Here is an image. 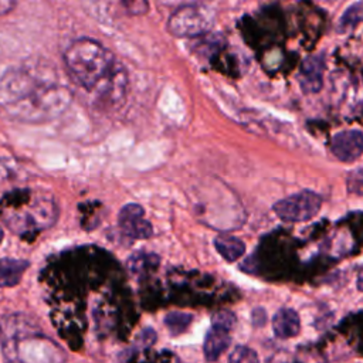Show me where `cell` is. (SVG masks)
<instances>
[{"label": "cell", "instance_id": "3957f363", "mask_svg": "<svg viewBox=\"0 0 363 363\" xmlns=\"http://www.w3.org/2000/svg\"><path fill=\"white\" fill-rule=\"evenodd\" d=\"M58 218L57 203L33 190H14L0 199V221L14 234L27 238L50 228Z\"/></svg>", "mask_w": 363, "mask_h": 363}, {"label": "cell", "instance_id": "277c9868", "mask_svg": "<svg viewBox=\"0 0 363 363\" xmlns=\"http://www.w3.org/2000/svg\"><path fill=\"white\" fill-rule=\"evenodd\" d=\"M1 347L9 360L18 362H58L65 356L50 337L33 328L21 315H10L0 325Z\"/></svg>", "mask_w": 363, "mask_h": 363}, {"label": "cell", "instance_id": "ac0fdd59", "mask_svg": "<svg viewBox=\"0 0 363 363\" xmlns=\"http://www.w3.org/2000/svg\"><path fill=\"white\" fill-rule=\"evenodd\" d=\"M346 183H347L349 191L363 196V169H357L354 172H350L349 176H347Z\"/></svg>", "mask_w": 363, "mask_h": 363}, {"label": "cell", "instance_id": "2e32d148", "mask_svg": "<svg viewBox=\"0 0 363 363\" xmlns=\"http://www.w3.org/2000/svg\"><path fill=\"white\" fill-rule=\"evenodd\" d=\"M228 362L242 363V362H258V354L247 346H235L228 354Z\"/></svg>", "mask_w": 363, "mask_h": 363}, {"label": "cell", "instance_id": "603a6c76", "mask_svg": "<svg viewBox=\"0 0 363 363\" xmlns=\"http://www.w3.org/2000/svg\"><path fill=\"white\" fill-rule=\"evenodd\" d=\"M1 240H3V230H1V227H0V242H1Z\"/></svg>", "mask_w": 363, "mask_h": 363}, {"label": "cell", "instance_id": "d6986e66", "mask_svg": "<svg viewBox=\"0 0 363 363\" xmlns=\"http://www.w3.org/2000/svg\"><path fill=\"white\" fill-rule=\"evenodd\" d=\"M123 9L133 16L145 14L147 11V0H121Z\"/></svg>", "mask_w": 363, "mask_h": 363}, {"label": "cell", "instance_id": "7402d4cb", "mask_svg": "<svg viewBox=\"0 0 363 363\" xmlns=\"http://www.w3.org/2000/svg\"><path fill=\"white\" fill-rule=\"evenodd\" d=\"M357 289L363 292V268L359 271V275H357Z\"/></svg>", "mask_w": 363, "mask_h": 363}, {"label": "cell", "instance_id": "8992f818", "mask_svg": "<svg viewBox=\"0 0 363 363\" xmlns=\"http://www.w3.org/2000/svg\"><path fill=\"white\" fill-rule=\"evenodd\" d=\"M322 206V196L312 190H302L274 204L275 214L286 223H303L313 218Z\"/></svg>", "mask_w": 363, "mask_h": 363}, {"label": "cell", "instance_id": "4fadbf2b", "mask_svg": "<svg viewBox=\"0 0 363 363\" xmlns=\"http://www.w3.org/2000/svg\"><path fill=\"white\" fill-rule=\"evenodd\" d=\"M214 247L217 252L228 262L237 261L245 251V244L240 238L227 234L217 235L214 240Z\"/></svg>", "mask_w": 363, "mask_h": 363}, {"label": "cell", "instance_id": "ffe728a7", "mask_svg": "<svg viewBox=\"0 0 363 363\" xmlns=\"http://www.w3.org/2000/svg\"><path fill=\"white\" fill-rule=\"evenodd\" d=\"M17 0H0V16L10 13L16 7Z\"/></svg>", "mask_w": 363, "mask_h": 363}, {"label": "cell", "instance_id": "9c48e42d", "mask_svg": "<svg viewBox=\"0 0 363 363\" xmlns=\"http://www.w3.org/2000/svg\"><path fill=\"white\" fill-rule=\"evenodd\" d=\"M323 60L320 57H309L302 62L299 72V85L306 94H315L322 88Z\"/></svg>", "mask_w": 363, "mask_h": 363}, {"label": "cell", "instance_id": "e0dca14e", "mask_svg": "<svg viewBox=\"0 0 363 363\" xmlns=\"http://www.w3.org/2000/svg\"><path fill=\"white\" fill-rule=\"evenodd\" d=\"M235 315L228 312V311H220L217 313L213 315V326L216 328H221V329H225V330H231L234 326H235Z\"/></svg>", "mask_w": 363, "mask_h": 363}, {"label": "cell", "instance_id": "9a60e30c", "mask_svg": "<svg viewBox=\"0 0 363 363\" xmlns=\"http://www.w3.org/2000/svg\"><path fill=\"white\" fill-rule=\"evenodd\" d=\"M191 319H193V316L189 313L172 312V313L166 315L164 325L167 326V329L172 335H180V333L186 332V329L191 323Z\"/></svg>", "mask_w": 363, "mask_h": 363}, {"label": "cell", "instance_id": "44dd1931", "mask_svg": "<svg viewBox=\"0 0 363 363\" xmlns=\"http://www.w3.org/2000/svg\"><path fill=\"white\" fill-rule=\"evenodd\" d=\"M11 176V169L10 166L6 164V162L0 160V184L4 183L6 180H9Z\"/></svg>", "mask_w": 363, "mask_h": 363}, {"label": "cell", "instance_id": "ba28073f", "mask_svg": "<svg viewBox=\"0 0 363 363\" xmlns=\"http://www.w3.org/2000/svg\"><path fill=\"white\" fill-rule=\"evenodd\" d=\"M330 149L340 162H353L363 153V133L356 129L337 132L332 138Z\"/></svg>", "mask_w": 363, "mask_h": 363}, {"label": "cell", "instance_id": "52a82bcc", "mask_svg": "<svg viewBox=\"0 0 363 363\" xmlns=\"http://www.w3.org/2000/svg\"><path fill=\"white\" fill-rule=\"evenodd\" d=\"M121 231L133 240H145L153 234L152 224L145 218V210L136 203L123 206L118 216Z\"/></svg>", "mask_w": 363, "mask_h": 363}, {"label": "cell", "instance_id": "5b68a950", "mask_svg": "<svg viewBox=\"0 0 363 363\" xmlns=\"http://www.w3.org/2000/svg\"><path fill=\"white\" fill-rule=\"evenodd\" d=\"M213 20V10L208 6L187 4L169 17L167 30L174 37H197L210 30Z\"/></svg>", "mask_w": 363, "mask_h": 363}, {"label": "cell", "instance_id": "30bf717a", "mask_svg": "<svg viewBox=\"0 0 363 363\" xmlns=\"http://www.w3.org/2000/svg\"><path fill=\"white\" fill-rule=\"evenodd\" d=\"M274 333L281 339H289L299 333L301 322L298 313L291 308H281L272 318Z\"/></svg>", "mask_w": 363, "mask_h": 363}, {"label": "cell", "instance_id": "7a4b0ae2", "mask_svg": "<svg viewBox=\"0 0 363 363\" xmlns=\"http://www.w3.org/2000/svg\"><path fill=\"white\" fill-rule=\"evenodd\" d=\"M69 78L102 101H118L126 89V71L99 41L88 37L74 40L64 52Z\"/></svg>", "mask_w": 363, "mask_h": 363}, {"label": "cell", "instance_id": "5bb4252c", "mask_svg": "<svg viewBox=\"0 0 363 363\" xmlns=\"http://www.w3.org/2000/svg\"><path fill=\"white\" fill-rule=\"evenodd\" d=\"M159 265V257L150 252H135L128 259V268L136 275H145Z\"/></svg>", "mask_w": 363, "mask_h": 363}, {"label": "cell", "instance_id": "8fae6325", "mask_svg": "<svg viewBox=\"0 0 363 363\" xmlns=\"http://www.w3.org/2000/svg\"><path fill=\"white\" fill-rule=\"evenodd\" d=\"M230 346V335L228 330L211 326V329L206 333L203 350L207 360H217Z\"/></svg>", "mask_w": 363, "mask_h": 363}, {"label": "cell", "instance_id": "6da1fadb", "mask_svg": "<svg viewBox=\"0 0 363 363\" xmlns=\"http://www.w3.org/2000/svg\"><path fill=\"white\" fill-rule=\"evenodd\" d=\"M71 101V89L45 67L21 65L0 78V108L20 122L52 121L65 112Z\"/></svg>", "mask_w": 363, "mask_h": 363}, {"label": "cell", "instance_id": "7c38bea8", "mask_svg": "<svg viewBox=\"0 0 363 363\" xmlns=\"http://www.w3.org/2000/svg\"><path fill=\"white\" fill-rule=\"evenodd\" d=\"M27 268L28 262L24 259H0V286L17 285Z\"/></svg>", "mask_w": 363, "mask_h": 363}]
</instances>
